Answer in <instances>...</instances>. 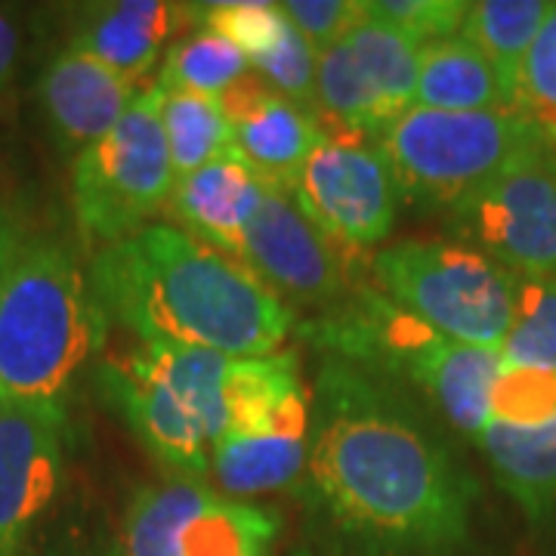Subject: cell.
Returning <instances> with one entry per match:
<instances>
[{"label":"cell","instance_id":"obj_14","mask_svg":"<svg viewBox=\"0 0 556 556\" xmlns=\"http://www.w3.org/2000/svg\"><path fill=\"white\" fill-rule=\"evenodd\" d=\"M219 102L232 127V149L260 182L294 192L303 164L321 142L316 112L276 93L260 75L236 80Z\"/></svg>","mask_w":556,"mask_h":556},{"label":"cell","instance_id":"obj_11","mask_svg":"<svg viewBox=\"0 0 556 556\" xmlns=\"http://www.w3.org/2000/svg\"><path fill=\"white\" fill-rule=\"evenodd\" d=\"M457 241L517 276L556 278V149H541L452 211Z\"/></svg>","mask_w":556,"mask_h":556},{"label":"cell","instance_id":"obj_8","mask_svg":"<svg viewBox=\"0 0 556 556\" xmlns=\"http://www.w3.org/2000/svg\"><path fill=\"white\" fill-rule=\"evenodd\" d=\"M177 174L161 127V90H139L127 115L72 161V211L80 236L109 248L167 214Z\"/></svg>","mask_w":556,"mask_h":556},{"label":"cell","instance_id":"obj_9","mask_svg":"<svg viewBox=\"0 0 556 556\" xmlns=\"http://www.w3.org/2000/svg\"><path fill=\"white\" fill-rule=\"evenodd\" d=\"M281 517L217 492L204 479L174 477L142 489L121 526V556H273Z\"/></svg>","mask_w":556,"mask_h":556},{"label":"cell","instance_id":"obj_28","mask_svg":"<svg viewBox=\"0 0 556 556\" xmlns=\"http://www.w3.org/2000/svg\"><path fill=\"white\" fill-rule=\"evenodd\" d=\"M514 112L532 121L556 149V3L519 65Z\"/></svg>","mask_w":556,"mask_h":556},{"label":"cell","instance_id":"obj_5","mask_svg":"<svg viewBox=\"0 0 556 556\" xmlns=\"http://www.w3.org/2000/svg\"><path fill=\"white\" fill-rule=\"evenodd\" d=\"M229 365L211 350L139 343L102 368V387L152 457L177 477L204 479L223 433Z\"/></svg>","mask_w":556,"mask_h":556},{"label":"cell","instance_id":"obj_33","mask_svg":"<svg viewBox=\"0 0 556 556\" xmlns=\"http://www.w3.org/2000/svg\"><path fill=\"white\" fill-rule=\"evenodd\" d=\"M22 43H25V35H22L20 16H13L10 10H0V100L10 93V87L16 80Z\"/></svg>","mask_w":556,"mask_h":556},{"label":"cell","instance_id":"obj_16","mask_svg":"<svg viewBox=\"0 0 556 556\" xmlns=\"http://www.w3.org/2000/svg\"><path fill=\"white\" fill-rule=\"evenodd\" d=\"M192 22L189 3L164 0H109L80 7L68 47L90 53L93 60L118 72L130 84H142L146 75L177 43L174 35Z\"/></svg>","mask_w":556,"mask_h":556},{"label":"cell","instance_id":"obj_27","mask_svg":"<svg viewBox=\"0 0 556 556\" xmlns=\"http://www.w3.org/2000/svg\"><path fill=\"white\" fill-rule=\"evenodd\" d=\"M192 22H201V28L226 38L248 65L260 62L276 47L288 20L278 3L266 0H219V3H189Z\"/></svg>","mask_w":556,"mask_h":556},{"label":"cell","instance_id":"obj_19","mask_svg":"<svg viewBox=\"0 0 556 556\" xmlns=\"http://www.w3.org/2000/svg\"><path fill=\"white\" fill-rule=\"evenodd\" d=\"M477 445L489 460L495 482L510 495L529 522L556 519V417L538 427L489 420Z\"/></svg>","mask_w":556,"mask_h":556},{"label":"cell","instance_id":"obj_22","mask_svg":"<svg viewBox=\"0 0 556 556\" xmlns=\"http://www.w3.org/2000/svg\"><path fill=\"white\" fill-rule=\"evenodd\" d=\"M343 40L350 43L358 68L371 84L383 112L396 124L408 109L417 105L420 47L393 25L368 16L365 0H362V20L350 28V35Z\"/></svg>","mask_w":556,"mask_h":556},{"label":"cell","instance_id":"obj_18","mask_svg":"<svg viewBox=\"0 0 556 556\" xmlns=\"http://www.w3.org/2000/svg\"><path fill=\"white\" fill-rule=\"evenodd\" d=\"M263 182L236 149L177 179L167 214L174 226L226 257L239 260Z\"/></svg>","mask_w":556,"mask_h":556},{"label":"cell","instance_id":"obj_1","mask_svg":"<svg viewBox=\"0 0 556 556\" xmlns=\"http://www.w3.org/2000/svg\"><path fill=\"white\" fill-rule=\"evenodd\" d=\"M313 396L300 497L365 556H452L479 489L405 393L325 358Z\"/></svg>","mask_w":556,"mask_h":556},{"label":"cell","instance_id":"obj_24","mask_svg":"<svg viewBox=\"0 0 556 556\" xmlns=\"http://www.w3.org/2000/svg\"><path fill=\"white\" fill-rule=\"evenodd\" d=\"M161 127L177 179L232 149V127L217 97L161 90Z\"/></svg>","mask_w":556,"mask_h":556},{"label":"cell","instance_id":"obj_34","mask_svg":"<svg viewBox=\"0 0 556 556\" xmlns=\"http://www.w3.org/2000/svg\"><path fill=\"white\" fill-rule=\"evenodd\" d=\"M22 239H25V236L20 232V223L13 219L10 211L0 207V273H3V266L10 263V257L16 254V248L22 244Z\"/></svg>","mask_w":556,"mask_h":556},{"label":"cell","instance_id":"obj_21","mask_svg":"<svg viewBox=\"0 0 556 556\" xmlns=\"http://www.w3.org/2000/svg\"><path fill=\"white\" fill-rule=\"evenodd\" d=\"M316 118L321 134L380 139L393 127L346 40L316 56Z\"/></svg>","mask_w":556,"mask_h":556},{"label":"cell","instance_id":"obj_31","mask_svg":"<svg viewBox=\"0 0 556 556\" xmlns=\"http://www.w3.org/2000/svg\"><path fill=\"white\" fill-rule=\"evenodd\" d=\"M276 93L316 112V50L288 22L276 47L251 65Z\"/></svg>","mask_w":556,"mask_h":556},{"label":"cell","instance_id":"obj_12","mask_svg":"<svg viewBox=\"0 0 556 556\" xmlns=\"http://www.w3.org/2000/svg\"><path fill=\"white\" fill-rule=\"evenodd\" d=\"M239 260L288 309L325 313L346 298L343 254L318 232L288 189L263 186Z\"/></svg>","mask_w":556,"mask_h":556},{"label":"cell","instance_id":"obj_7","mask_svg":"<svg viewBox=\"0 0 556 556\" xmlns=\"http://www.w3.org/2000/svg\"><path fill=\"white\" fill-rule=\"evenodd\" d=\"M380 294L457 343L501 346L517 276L464 241H396L371 257Z\"/></svg>","mask_w":556,"mask_h":556},{"label":"cell","instance_id":"obj_32","mask_svg":"<svg viewBox=\"0 0 556 556\" xmlns=\"http://www.w3.org/2000/svg\"><path fill=\"white\" fill-rule=\"evenodd\" d=\"M278 7L285 20L316 50V56L346 38L350 28L362 20V0H285Z\"/></svg>","mask_w":556,"mask_h":556},{"label":"cell","instance_id":"obj_23","mask_svg":"<svg viewBox=\"0 0 556 556\" xmlns=\"http://www.w3.org/2000/svg\"><path fill=\"white\" fill-rule=\"evenodd\" d=\"M551 10L554 0H477L467 3L460 38L482 50L514 90L519 65L535 43Z\"/></svg>","mask_w":556,"mask_h":556},{"label":"cell","instance_id":"obj_36","mask_svg":"<svg viewBox=\"0 0 556 556\" xmlns=\"http://www.w3.org/2000/svg\"><path fill=\"white\" fill-rule=\"evenodd\" d=\"M288 556H316V554H309L306 547H298V551H291V554H288Z\"/></svg>","mask_w":556,"mask_h":556},{"label":"cell","instance_id":"obj_35","mask_svg":"<svg viewBox=\"0 0 556 556\" xmlns=\"http://www.w3.org/2000/svg\"><path fill=\"white\" fill-rule=\"evenodd\" d=\"M68 556H121L118 547H109V551H87V554H68Z\"/></svg>","mask_w":556,"mask_h":556},{"label":"cell","instance_id":"obj_26","mask_svg":"<svg viewBox=\"0 0 556 556\" xmlns=\"http://www.w3.org/2000/svg\"><path fill=\"white\" fill-rule=\"evenodd\" d=\"M497 350L504 365L556 368V278L517 276L514 321Z\"/></svg>","mask_w":556,"mask_h":556},{"label":"cell","instance_id":"obj_20","mask_svg":"<svg viewBox=\"0 0 556 556\" xmlns=\"http://www.w3.org/2000/svg\"><path fill=\"white\" fill-rule=\"evenodd\" d=\"M417 105L437 112H514V90L482 50L455 35L420 47Z\"/></svg>","mask_w":556,"mask_h":556},{"label":"cell","instance_id":"obj_6","mask_svg":"<svg viewBox=\"0 0 556 556\" xmlns=\"http://www.w3.org/2000/svg\"><path fill=\"white\" fill-rule=\"evenodd\" d=\"M380 146L402 199L448 214L519 161L554 149L519 112H437L420 105L408 109Z\"/></svg>","mask_w":556,"mask_h":556},{"label":"cell","instance_id":"obj_29","mask_svg":"<svg viewBox=\"0 0 556 556\" xmlns=\"http://www.w3.org/2000/svg\"><path fill=\"white\" fill-rule=\"evenodd\" d=\"M492 420L514 427H538L556 417V368L504 365L497 371L492 399Z\"/></svg>","mask_w":556,"mask_h":556},{"label":"cell","instance_id":"obj_13","mask_svg":"<svg viewBox=\"0 0 556 556\" xmlns=\"http://www.w3.org/2000/svg\"><path fill=\"white\" fill-rule=\"evenodd\" d=\"M65 470V408L0 402V556H20Z\"/></svg>","mask_w":556,"mask_h":556},{"label":"cell","instance_id":"obj_4","mask_svg":"<svg viewBox=\"0 0 556 556\" xmlns=\"http://www.w3.org/2000/svg\"><path fill=\"white\" fill-rule=\"evenodd\" d=\"M303 331L325 358L346 362L393 387L420 390L460 437L477 442L492 420L489 399L504 368L501 350L439 334L375 285L346 294Z\"/></svg>","mask_w":556,"mask_h":556},{"label":"cell","instance_id":"obj_2","mask_svg":"<svg viewBox=\"0 0 556 556\" xmlns=\"http://www.w3.org/2000/svg\"><path fill=\"white\" fill-rule=\"evenodd\" d=\"M90 285L105 318L142 343L257 358L281 353L298 325L241 260L161 219L97 251Z\"/></svg>","mask_w":556,"mask_h":556},{"label":"cell","instance_id":"obj_30","mask_svg":"<svg viewBox=\"0 0 556 556\" xmlns=\"http://www.w3.org/2000/svg\"><path fill=\"white\" fill-rule=\"evenodd\" d=\"M365 13L399 28L417 47L460 35L467 0H365Z\"/></svg>","mask_w":556,"mask_h":556},{"label":"cell","instance_id":"obj_17","mask_svg":"<svg viewBox=\"0 0 556 556\" xmlns=\"http://www.w3.org/2000/svg\"><path fill=\"white\" fill-rule=\"evenodd\" d=\"M313 427V396L303 390L266 427L244 437H226L214 445L211 473L229 497H257L288 489L303 477Z\"/></svg>","mask_w":556,"mask_h":556},{"label":"cell","instance_id":"obj_3","mask_svg":"<svg viewBox=\"0 0 556 556\" xmlns=\"http://www.w3.org/2000/svg\"><path fill=\"white\" fill-rule=\"evenodd\" d=\"M105 334L80 260L56 239H22L0 273V402L62 405Z\"/></svg>","mask_w":556,"mask_h":556},{"label":"cell","instance_id":"obj_10","mask_svg":"<svg viewBox=\"0 0 556 556\" xmlns=\"http://www.w3.org/2000/svg\"><path fill=\"white\" fill-rule=\"evenodd\" d=\"M294 199L343 257L368 254L390 239L405 201L380 139L358 134H321Z\"/></svg>","mask_w":556,"mask_h":556},{"label":"cell","instance_id":"obj_25","mask_svg":"<svg viewBox=\"0 0 556 556\" xmlns=\"http://www.w3.org/2000/svg\"><path fill=\"white\" fill-rule=\"evenodd\" d=\"M244 75H251V65L239 50L214 31L199 28L186 38H177V43L167 50L155 87L219 100Z\"/></svg>","mask_w":556,"mask_h":556},{"label":"cell","instance_id":"obj_15","mask_svg":"<svg viewBox=\"0 0 556 556\" xmlns=\"http://www.w3.org/2000/svg\"><path fill=\"white\" fill-rule=\"evenodd\" d=\"M137 97V84L75 47L60 50L38 78L40 112L62 155H80L105 137Z\"/></svg>","mask_w":556,"mask_h":556}]
</instances>
